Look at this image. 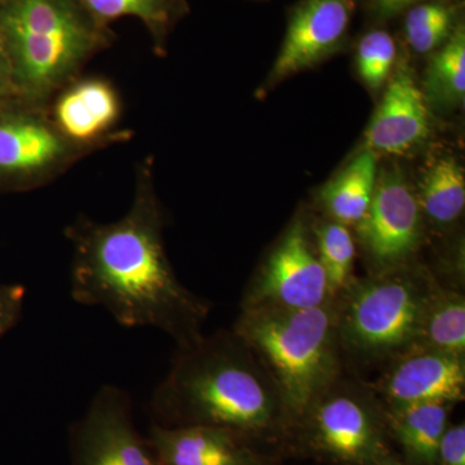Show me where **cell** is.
Instances as JSON below:
<instances>
[{
    "instance_id": "obj_7",
    "label": "cell",
    "mask_w": 465,
    "mask_h": 465,
    "mask_svg": "<svg viewBox=\"0 0 465 465\" xmlns=\"http://www.w3.org/2000/svg\"><path fill=\"white\" fill-rule=\"evenodd\" d=\"M87 154L58 131L48 104L20 94L0 101V193L47 185Z\"/></svg>"
},
{
    "instance_id": "obj_29",
    "label": "cell",
    "mask_w": 465,
    "mask_h": 465,
    "mask_svg": "<svg viewBox=\"0 0 465 465\" xmlns=\"http://www.w3.org/2000/svg\"><path fill=\"white\" fill-rule=\"evenodd\" d=\"M376 465H410L407 464L405 460H403L402 458L397 457L394 452H391V454L387 455L382 460L379 461Z\"/></svg>"
},
{
    "instance_id": "obj_9",
    "label": "cell",
    "mask_w": 465,
    "mask_h": 465,
    "mask_svg": "<svg viewBox=\"0 0 465 465\" xmlns=\"http://www.w3.org/2000/svg\"><path fill=\"white\" fill-rule=\"evenodd\" d=\"M72 465H162L148 437L134 428L130 394L104 385L69 430Z\"/></svg>"
},
{
    "instance_id": "obj_19",
    "label": "cell",
    "mask_w": 465,
    "mask_h": 465,
    "mask_svg": "<svg viewBox=\"0 0 465 465\" xmlns=\"http://www.w3.org/2000/svg\"><path fill=\"white\" fill-rule=\"evenodd\" d=\"M94 20L109 26L122 17L139 18L158 54L166 50L171 30L188 11L183 0H79Z\"/></svg>"
},
{
    "instance_id": "obj_24",
    "label": "cell",
    "mask_w": 465,
    "mask_h": 465,
    "mask_svg": "<svg viewBox=\"0 0 465 465\" xmlns=\"http://www.w3.org/2000/svg\"><path fill=\"white\" fill-rule=\"evenodd\" d=\"M357 69L361 78L372 90L387 81L397 61V43L384 29H372L360 39L357 47Z\"/></svg>"
},
{
    "instance_id": "obj_22",
    "label": "cell",
    "mask_w": 465,
    "mask_h": 465,
    "mask_svg": "<svg viewBox=\"0 0 465 465\" xmlns=\"http://www.w3.org/2000/svg\"><path fill=\"white\" fill-rule=\"evenodd\" d=\"M428 99L443 106L458 105L465 96V29L459 24L445 45L434 51L425 81Z\"/></svg>"
},
{
    "instance_id": "obj_4",
    "label": "cell",
    "mask_w": 465,
    "mask_h": 465,
    "mask_svg": "<svg viewBox=\"0 0 465 465\" xmlns=\"http://www.w3.org/2000/svg\"><path fill=\"white\" fill-rule=\"evenodd\" d=\"M232 332L277 385L292 430L309 406L341 376L336 299L302 311L241 308Z\"/></svg>"
},
{
    "instance_id": "obj_15",
    "label": "cell",
    "mask_w": 465,
    "mask_h": 465,
    "mask_svg": "<svg viewBox=\"0 0 465 465\" xmlns=\"http://www.w3.org/2000/svg\"><path fill=\"white\" fill-rule=\"evenodd\" d=\"M430 130L427 97L410 70L401 66L367 128V149L375 154H406L430 136Z\"/></svg>"
},
{
    "instance_id": "obj_25",
    "label": "cell",
    "mask_w": 465,
    "mask_h": 465,
    "mask_svg": "<svg viewBox=\"0 0 465 465\" xmlns=\"http://www.w3.org/2000/svg\"><path fill=\"white\" fill-rule=\"evenodd\" d=\"M25 296L26 289L23 284H0V339L16 326Z\"/></svg>"
},
{
    "instance_id": "obj_20",
    "label": "cell",
    "mask_w": 465,
    "mask_h": 465,
    "mask_svg": "<svg viewBox=\"0 0 465 465\" xmlns=\"http://www.w3.org/2000/svg\"><path fill=\"white\" fill-rule=\"evenodd\" d=\"M412 349L465 357V298L459 290L439 286Z\"/></svg>"
},
{
    "instance_id": "obj_27",
    "label": "cell",
    "mask_w": 465,
    "mask_h": 465,
    "mask_svg": "<svg viewBox=\"0 0 465 465\" xmlns=\"http://www.w3.org/2000/svg\"><path fill=\"white\" fill-rule=\"evenodd\" d=\"M423 2L427 0H369V5L376 20L388 21Z\"/></svg>"
},
{
    "instance_id": "obj_21",
    "label": "cell",
    "mask_w": 465,
    "mask_h": 465,
    "mask_svg": "<svg viewBox=\"0 0 465 465\" xmlns=\"http://www.w3.org/2000/svg\"><path fill=\"white\" fill-rule=\"evenodd\" d=\"M460 21V7L452 0H427L403 14V36L415 54H427L448 42Z\"/></svg>"
},
{
    "instance_id": "obj_18",
    "label": "cell",
    "mask_w": 465,
    "mask_h": 465,
    "mask_svg": "<svg viewBox=\"0 0 465 465\" xmlns=\"http://www.w3.org/2000/svg\"><path fill=\"white\" fill-rule=\"evenodd\" d=\"M424 219L437 228H448L463 215L465 173L451 155L440 157L425 171L415 192Z\"/></svg>"
},
{
    "instance_id": "obj_6",
    "label": "cell",
    "mask_w": 465,
    "mask_h": 465,
    "mask_svg": "<svg viewBox=\"0 0 465 465\" xmlns=\"http://www.w3.org/2000/svg\"><path fill=\"white\" fill-rule=\"evenodd\" d=\"M391 440L374 390L341 376L293 427L290 455L330 465H376L393 452Z\"/></svg>"
},
{
    "instance_id": "obj_16",
    "label": "cell",
    "mask_w": 465,
    "mask_h": 465,
    "mask_svg": "<svg viewBox=\"0 0 465 465\" xmlns=\"http://www.w3.org/2000/svg\"><path fill=\"white\" fill-rule=\"evenodd\" d=\"M452 403H420L385 409L391 439L410 465H436L440 439L450 425Z\"/></svg>"
},
{
    "instance_id": "obj_14",
    "label": "cell",
    "mask_w": 465,
    "mask_h": 465,
    "mask_svg": "<svg viewBox=\"0 0 465 465\" xmlns=\"http://www.w3.org/2000/svg\"><path fill=\"white\" fill-rule=\"evenodd\" d=\"M148 440L162 465H280L283 457L223 428L153 424Z\"/></svg>"
},
{
    "instance_id": "obj_8",
    "label": "cell",
    "mask_w": 465,
    "mask_h": 465,
    "mask_svg": "<svg viewBox=\"0 0 465 465\" xmlns=\"http://www.w3.org/2000/svg\"><path fill=\"white\" fill-rule=\"evenodd\" d=\"M335 299L307 226L296 220L253 275L241 308L302 311L322 307Z\"/></svg>"
},
{
    "instance_id": "obj_3",
    "label": "cell",
    "mask_w": 465,
    "mask_h": 465,
    "mask_svg": "<svg viewBox=\"0 0 465 465\" xmlns=\"http://www.w3.org/2000/svg\"><path fill=\"white\" fill-rule=\"evenodd\" d=\"M0 42L18 94L48 104L113 34L79 0H0Z\"/></svg>"
},
{
    "instance_id": "obj_5",
    "label": "cell",
    "mask_w": 465,
    "mask_h": 465,
    "mask_svg": "<svg viewBox=\"0 0 465 465\" xmlns=\"http://www.w3.org/2000/svg\"><path fill=\"white\" fill-rule=\"evenodd\" d=\"M440 283L411 264L353 280L336 298L342 351L382 360L414 347L425 311Z\"/></svg>"
},
{
    "instance_id": "obj_10",
    "label": "cell",
    "mask_w": 465,
    "mask_h": 465,
    "mask_svg": "<svg viewBox=\"0 0 465 465\" xmlns=\"http://www.w3.org/2000/svg\"><path fill=\"white\" fill-rule=\"evenodd\" d=\"M356 229L371 273L411 264L423 242L424 216L414 189L399 171L378 177L371 204Z\"/></svg>"
},
{
    "instance_id": "obj_12",
    "label": "cell",
    "mask_w": 465,
    "mask_h": 465,
    "mask_svg": "<svg viewBox=\"0 0 465 465\" xmlns=\"http://www.w3.org/2000/svg\"><path fill=\"white\" fill-rule=\"evenodd\" d=\"M385 409L420 403H452L465 397V357L410 349L393 358L374 390Z\"/></svg>"
},
{
    "instance_id": "obj_13",
    "label": "cell",
    "mask_w": 465,
    "mask_h": 465,
    "mask_svg": "<svg viewBox=\"0 0 465 465\" xmlns=\"http://www.w3.org/2000/svg\"><path fill=\"white\" fill-rule=\"evenodd\" d=\"M357 0H302L291 14L269 84L316 65L347 39Z\"/></svg>"
},
{
    "instance_id": "obj_26",
    "label": "cell",
    "mask_w": 465,
    "mask_h": 465,
    "mask_svg": "<svg viewBox=\"0 0 465 465\" xmlns=\"http://www.w3.org/2000/svg\"><path fill=\"white\" fill-rule=\"evenodd\" d=\"M436 465H465V425H449L440 439Z\"/></svg>"
},
{
    "instance_id": "obj_28",
    "label": "cell",
    "mask_w": 465,
    "mask_h": 465,
    "mask_svg": "<svg viewBox=\"0 0 465 465\" xmlns=\"http://www.w3.org/2000/svg\"><path fill=\"white\" fill-rule=\"evenodd\" d=\"M18 94L15 85L14 73L9 64L7 54L0 42V101L7 99L12 94Z\"/></svg>"
},
{
    "instance_id": "obj_23",
    "label": "cell",
    "mask_w": 465,
    "mask_h": 465,
    "mask_svg": "<svg viewBox=\"0 0 465 465\" xmlns=\"http://www.w3.org/2000/svg\"><path fill=\"white\" fill-rule=\"evenodd\" d=\"M316 251L335 298L354 280L356 242L349 226L330 219L317 226Z\"/></svg>"
},
{
    "instance_id": "obj_2",
    "label": "cell",
    "mask_w": 465,
    "mask_h": 465,
    "mask_svg": "<svg viewBox=\"0 0 465 465\" xmlns=\"http://www.w3.org/2000/svg\"><path fill=\"white\" fill-rule=\"evenodd\" d=\"M149 412L161 427L223 428L281 457L290 455L292 421L280 391L232 330L177 347Z\"/></svg>"
},
{
    "instance_id": "obj_1",
    "label": "cell",
    "mask_w": 465,
    "mask_h": 465,
    "mask_svg": "<svg viewBox=\"0 0 465 465\" xmlns=\"http://www.w3.org/2000/svg\"><path fill=\"white\" fill-rule=\"evenodd\" d=\"M163 213L150 163L142 164L130 210L116 222L79 217L67 226L73 244L70 293L106 308L124 327H154L177 347L203 335L211 305L177 280L164 250Z\"/></svg>"
},
{
    "instance_id": "obj_17",
    "label": "cell",
    "mask_w": 465,
    "mask_h": 465,
    "mask_svg": "<svg viewBox=\"0 0 465 465\" xmlns=\"http://www.w3.org/2000/svg\"><path fill=\"white\" fill-rule=\"evenodd\" d=\"M378 177V157L372 150H363L321 193L331 220L347 226L360 224L371 204Z\"/></svg>"
},
{
    "instance_id": "obj_11",
    "label": "cell",
    "mask_w": 465,
    "mask_h": 465,
    "mask_svg": "<svg viewBox=\"0 0 465 465\" xmlns=\"http://www.w3.org/2000/svg\"><path fill=\"white\" fill-rule=\"evenodd\" d=\"M48 112L58 131L88 153L130 136L127 130L119 128V92L112 82L101 76L79 75L52 97Z\"/></svg>"
}]
</instances>
